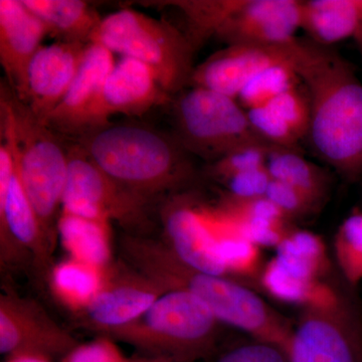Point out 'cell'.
<instances>
[{"instance_id": "26", "label": "cell", "mask_w": 362, "mask_h": 362, "mask_svg": "<svg viewBox=\"0 0 362 362\" xmlns=\"http://www.w3.org/2000/svg\"><path fill=\"white\" fill-rule=\"evenodd\" d=\"M335 259L349 285L362 282V209H356L338 226L333 240Z\"/></svg>"}, {"instance_id": "33", "label": "cell", "mask_w": 362, "mask_h": 362, "mask_svg": "<svg viewBox=\"0 0 362 362\" xmlns=\"http://www.w3.org/2000/svg\"><path fill=\"white\" fill-rule=\"evenodd\" d=\"M126 359L115 340L98 335L89 342L78 343L59 362H124Z\"/></svg>"}, {"instance_id": "18", "label": "cell", "mask_w": 362, "mask_h": 362, "mask_svg": "<svg viewBox=\"0 0 362 362\" xmlns=\"http://www.w3.org/2000/svg\"><path fill=\"white\" fill-rule=\"evenodd\" d=\"M171 100L173 97L163 89L148 66L136 59L122 58L115 63L105 84L104 114L108 120L115 114L142 116Z\"/></svg>"}, {"instance_id": "38", "label": "cell", "mask_w": 362, "mask_h": 362, "mask_svg": "<svg viewBox=\"0 0 362 362\" xmlns=\"http://www.w3.org/2000/svg\"><path fill=\"white\" fill-rule=\"evenodd\" d=\"M354 40H356L357 47H358L359 52H361L362 56V32L359 33L358 35L354 37Z\"/></svg>"}, {"instance_id": "7", "label": "cell", "mask_w": 362, "mask_h": 362, "mask_svg": "<svg viewBox=\"0 0 362 362\" xmlns=\"http://www.w3.org/2000/svg\"><path fill=\"white\" fill-rule=\"evenodd\" d=\"M173 117L176 139L188 153L209 163L250 145L273 146L252 129L237 99L214 90H182L176 98Z\"/></svg>"}, {"instance_id": "5", "label": "cell", "mask_w": 362, "mask_h": 362, "mask_svg": "<svg viewBox=\"0 0 362 362\" xmlns=\"http://www.w3.org/2000/svg\"><path fill=\"white\" fill-rule=\"evenodd\" d=\"M221 325L199 298L173 290L133 322L103 335L127 343L147 356L199 362L216 354Z\"/></svg>"}, {"instance_id": "1", "label": "cell", "mask_w": 362, "mask_h": 362, "mask_svg": "<svg viewBox=\"0 0 362 362\" xmlns=\"http://www.w3.org/2000/svg\"><path fill=\"white\" fill-rule=\"evenodd\" d=\"M292 68L310 102L314 153L344 180H361L362 83L354 66L330 47L296 39Z\"/></svg>"}, {"instance_id": "17", "label": "cell", "mask_w": 362, "mask_h": 362, "mask_svg": "<svg viewBox=\"0 0 362 362\" xmlns=\"http://www.w3.org/2000/svg\"><path fill=\"white\" fill-rule=\"evenodd\" d=\"M49 28L23 0H0V63L6 83L23 100L26 71Z\"/></svg>"}, {"instance_id": "16", "label": "cell", "mask_w": 362, "mask_h": 362, "mask_svg": "<svg viewBox=\"0 0 362 362\" xmlns=\"http://www.w3.org/2000/svg\"><path fill=\"white\" fill-rule=\"evenodd\" d=\"M90 45V44H89ZM58 42L42 45L26 71L23 103L42 123L63 101L75 80L88 45Z\"/></svg>"}, {"instance_id": "35", "label": "cell", "mask_w": 362, "mask_h": 362, "mask_svg": "<svg viewBox=\"0 0 362 362\" xmlns=\"http://www.w3.org/2000/svg\"><path fill=\"white\" fill-rule=\"evenodd\" d=\"M216 362H290L287 352L277 345L261 340L230 349L225 352Z\"/></svg>"}, {"instance_id": "10", "label": "cell", "mask_w": 362, "mask_h": 362, "mask_svg": "<svg viewBox=\"0 0 362 362\" xmlns=\"http://www.w3.org/2000/svg\"><path fill=\"white\" fill-rule=\"evenodd\" d=\"M166 292L124 259L114 261L105 270L101 289L78 314V323L97 335L106 334L139 318Z\"/></svg>"}, {"instance_id": "27", "label": "cell", "mask_w": 362, "mask_h": 362, "mask_svg": "<svg viewBox=\"0 0 362 362\" xmlns=\"http://www.w3.org/2000/svg\"><path fill=\"white\" fill-rule=\"evenodd\" d=\"M299 81L292 66H272L252 78L237 100L246 111L267 106L286 90L296 87Z\"/></svg>"}, {"instance_id": "22", "label": "cell", "mask_w": 362, "mask_h": 362, "mask_svg": "<svg viewBox=\"0 0 362 362\" xmlns=\"http://www.w3.org/2000/svg\"><path fill=\"white\" fill-rule=\"evenodd\" d=\"M266 166L272 180L291 185L323 206L332 185L331 176L326 169L307 160L301 151L275 147L269 152Z\"/></svg>"}, {"instance_id": "19", "label": "cell", "mask_w": 362, "mask_h": 362, "mask_svg": "<svg viewBox=\"0 0 362 362\" xmlns=\"http://www.w3.org/2000/svg\"><path fill=\"white\" fill-rule=\"evenodd\" d=\"M301 28L312 42L330 47L362 32V0H307Z\"/></svg>"}, {"instance_id": "21", "label": "cell", "mask_w": 362, "mask_h": 362, "mask_svg": "<svg viewBox=\"0 0 362 362\" xmlns=\"http://www.w3.org/2000/svg\"><path fill=\"white\" fill-rule=\"evenodd\" d=\"M44 21L49 35L58 42L90 44L93 33L103 18L82 0H23Z\"/></svg>"}, {"instance_id": "29", "label": "cell", "mask_w": 362, "mask_h": 362, "mask_svg": "<svg viewBox=\"0 0 362 362\" xmlns=\"http://www.w3.org/2000/svg\"><path fill=\"white\" fill-rule=\"evenodd\" d=\"M275 146L250 145L235 150L223 158L209 163L206 168V175L221 183L233 176L252 169L264 168L267 164L269 152Z\"/></svg>"}, {"instance_id": "23", "label": "cell", "mask_w": 362, "mask_h": 362, "mask_svg": "<svg viewBox=\"0 0 362 362\" xmlns=\"http://www.w3.org/2000/svg\"><path fill=\"white\" fill-rule=\"evenodd\" d=\"M275 250L279 263L302 280H324L330 271L325 242L311 230L292 226Z\"/></svg>"}, {"instance_id": "2", "label": "cell", "mask_w": 362, "mask_h": 362, "mask_svg": "<svg viewBox=\"0 0 362 362\" xmlns=\"http://www.w3.org/2000/svg\"><path fill=\"white\" fill-rule=\"evenodd\" d=\"M119 250L121 259L154 279L166 291L190 293L204 302L223 325L288 352L294 326L246 283L195 270L176 258L163 240L149 235L123 233Z\"/></svg>"}, {"instance_id": "15", "label": "cell", "mask_w": 362, "mask_h": 362, "mask_svg": "<svg viewBox=\"0 0 362 362\" xmlns=\"http://www.w3.org/2000/svg\"><path fill=\"white\" fill-rule=\"evenodd\" d=\"M299 0H235L214 39L233 45H281L301 28Z\"/></svg>"}, {"instance_id": "9", "label": "cell", "mask_w": 362, "mask_h": 362, "mask_svg": "<svg viewBox=\"0 0 362 362\" xmlns=\"http://www.w3.org/2000/svg\"><path fill=\"white\" fill-rule=\"evenodd\" d=\"M78 340L32 298L6 289L0 295V354L63 359Z\"/></svg>"}, {"instance_id": "12", "label": "cell", "mask_w": 362, "mask_h": 362, "mask_svg": "<svg viewBox=\"0 0 362 362\" xmlns=\"http://www.w3.org/2000/svg\"><path fill=\"white\" fill-rule=\"evenodd\" d=\"M290 362H362V333L349 303L303 310L288 349Z\"/></svg>"}, {"instance_id": "8", "label": "cell", "mask_w": 362, "mask_h": 362, "mask_svg": "<svg viewBox=\"0 0 362 362\" xmlns=\"http://www.w3.org/2000/svg\"><path fill=\"white\" fill-rule=\"evenodd\" d=\"M68 178L62 213L117 223L124 233L148 235L149 201L109 177L76 143L68 147Z\"/></svg>"}, {"instance_id": "37", "label": "cell", "mask_w": 362, "mask_h": 362, "mask_svg": "<svg viewBox=\"0 0 362 362\" xmlns=\"http://www.w3.org/2000/svg\"><path fill=\"white\" fill-rule=\"evenodd\" d=\"M124 362H182L176 361L175 358H170V357L165 356H146L141 357L138 359H126Z\"/></svg>"}, {"instance_id": "13", "label": "cell", "mask_w": 362, "mask_h": 362, "mask_svg": "<svg viewBox=\"0 0 362 362\" xmlns=\"http://www.w3.org/2000/svg\"><path fill=\"white\" fill-rule=\"evenodd\" d=\"M160 221L163 243L176 258L195 270L228 276L218 233L195 195L183 192L169 195L161 207Z\"/></svg>"}, {"instance_id": "14", "label": "cell", "mask_w": 362, "mask_h": 362, "mask_svg": "<svg viewBox=\"0 0 362 362\" xmlns=\"http://www.w3.org/2000/svg\"><path fill=\"white\" fill-rule=\"evenodd\" d=\"M295 40L281 45H226L195 66L189 86L238 99L262 71L276 66H292Z\"/></svg>"}, {"instance_id": "31", "label": "cell", "mask_w": 362, "mask_h": 362, "mask_svg": "<svg viewBox=\"0 0 362 362\" xmlns=\"http://www.w3.org/2000/svg\"><path fill=\"white\" fill-rule=\"evenodd\" d=\"M247 115L252 129L269 144L300 151V140L270 107L251 109L247 111Z\"/></svg>"}, {"instance_id": "6", "label": "cell", "mask_w": 362, "mask_h": 362, "mask_svg": "<svg viewBox=\"0 0 362 362\" xmlns=\"http://www.w3.org/2000/svg\"><path fill=\"white\" fill-rule=\"evenodd\" d=\"M90 42L148 66L171 97L190 84L195 49L168 21L123 8L103 18Z\"/></svg>"}, {"instance_id": "32", "label": "cell", "mask_w": 362, "mask_h": 362, "mask_svg": "<svg viewBox=\"0 0 362 362\" xmlns=\"http://www.w3.org/2000/svg\"><path fill=\"white\" fill-rule=\"evenodd\" d=\"M266 197L290 221L311 216L320 207L303 192L287 183L275 180H272L266 192Z\"/></svg>"}, {"instance_id": "20", "label": "cell", "mask_w": 362, "mask_h": 362, "mask_svg": "<svg viewBox=\"0 0 362 362\" xmlns=\"http://www.w3.org/2000/svg\"><path fill=\"white\" fill-rule=\"evenodd\" d=\"M58 239L69 258L103 270L114 262L109 221L61 213Z\"/></svg>"}, {"instance_id": "11", "label": "cell", "mask_w": 362, "mask_h": 362, "mask_svg": "<svg viewBox=\"0 0 362 362\" xmlns=\"http://www.w3.org/2000/svg\"><path fill=\"white\" fill-rule=\"evenodd\" d=\"M115 63L113 52L90 42L70 89L45 125L73 140L109 125L111 122L104 114L103 92Z\"/></svg>"}, {"instance_id": "4", "label": "cell", "mask_w": 362, "mask_h": 362, "mask_svg": "<svg viewBox=\"0 0 362 362\" xmlns=\"http://www.w3.org/2000/svg\"><path fill=\"white\" fill-rule=\"evenodd\" d=\"M0 123L13 143L21 183L54 251L68 178V146L62 141L63 137L40 121L4 82L0 90Z\"/></svg>"}, {"instance_id": "30", "label": "cell", "mask_w": 362, "mask_h": 362, "mask_svg": "<svg viewBox=\"0 0 362 362\" xmlns=\"http://www.w3.org/2000/svg\"><path fill=\"white\" fill-rule=\"evenodd\" d=\"M267 106L287 124L298 139L307 138L311 120L310 102L308 95L303 94L297 86L286 90Z\"/></svg>"}, {"instance_id": "36", "label": "cell", "mask_w": 362, "mask_h": 362, "mask_svg": "<svg viewBox=\"0 0 362 362\" xmlns=\"http://www.w3.org/2000/svg\"><path fill=\"white\" fill-rule=\"evenodd\" d=\"M2 362H54V361L37 356H16L6 357Z\"/></svg>"}, {"instance_id": "25", "label": "cell", "mask_w": 362, "mask_h": 362, "mask_svg": "<svg viewBox=\"0 0 362 362\" xmlns=\"http://www.w3.org/2000/svg\"><path fill=\"white\" fill-rule=\"evenodd\" d=\"M322 280L306 281L297 278L273 257L264 264L258 282L262 289L281 303L296 305L309 309L313 302L319 282Z\"/></svg>"}, {"instance_id": "34", "label": "cell", "mask_w": 362, "mask_h": 362, "mask_svg": "<svg viewBox=\"0 0 362 362\" xmlns=\"http://www.w3.org/2000/svg\"><path fill=\"white\" fill-rule=\"evenodd\" d=\"M271 181V175L267 166H264L233 176L221 182V185H225V194L228 197L238 199H252L265 197Z\"/></svg>"}, {"instance_id": "28", "label": "cell", "mask_w": 362, "mask_h": 362, "mask_svg": "<svg viewBox=\"0 0 362 362\" xmlns=\"http://www.w3.org/2000/svg\"><path fill=\"white\" fill-rule=\"evenodd\" d=\"M218 244L221 261L228 277L240 281L243 279L258 281L264 266L262 247L238 233L221 235Z\"/></svg>"}, {"instance_id": "3", "label": "cell", "mask_w": 362, "mask_h": 362, "mask_svg": "<svg viewBox=\"0 0 362 362\" xmlns=\"http://www.w3.org/2000/svg\"><path fill=\"white\" fill-rule=\"evenodd\" d=\"M93 163L119 185L150 201L189 187V153L176 139L134 123H110L76 139Z\"/></svg>"}, {"instance_id": "24", "label": "cell", "mask_w": 362, "mask_h": 362, "mask_svg": "<svg viewBox=\"0 0 362 362\" xmlns=\"http://www.w3.org/2000/svg\"><path fill=\"white\" fill-rule=\"evenodd\" d=\"M105 270L68 258L52 266L47 279L54 297L78 315L101 289Z\"/></svg>"}]
</instances>
